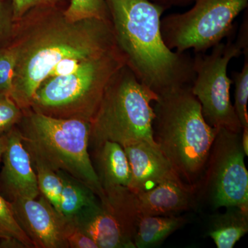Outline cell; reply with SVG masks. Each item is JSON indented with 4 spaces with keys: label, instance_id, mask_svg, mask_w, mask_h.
Masks as SVG:
<instances>
[{
    "label": "cell",
    "instance_id": "cell-1",
    "mask_svg": "<svg viewBox=\"0 0 248 248\" xmlns=\"http://www.w3.org/2000/svg\"><path fill=\"white\" fill-rule=\"evenodd\" d=\"M10 44L16 55L10 96L23 112L30 109L36 90L59 62L91 60L118 47L110 19L71 22L63 12L16 23Z\"/></svg>",
    "mask_w": 248,
    "mask_h": 248
},
{
    "label": "cell",
    "instance_id": "cell-2",
    "mask_svg": "<svg viewBox=\"0 0 248 248\" xmlns=\"http://www.w3.org/2000/svg\"><path fill=\"white\" fill-rule=\"evenodd\" d=\"M116 44L139 81L158 96L192 86L193 57L166 45L161 35L165 8L149 0H106Z\"/></svg>",
    "mask_w": 248,
    "mask_h": 248
},
{
    "label": "cell",
    "instance_id": "cell-3",
    "mask_svg": "<svg viewBox=\"0 0 248 248\" xmlns=\"http://www.w3.org/2000/svg\"><path fill=\"white\" fill-rule=\"evenodd\" d=\"M154 103L155 141L183 180L197 190L218 129L207 123L191 86L160 94Z\"/></svg>",
    "mask_w": 248,
    "mask_h": 248
},
{
    "label": "cell",
    "instance_id": "cell-4",
    "mask_svg": "<svg viewBox=\"0 0 248 248\" xmlns=\"http://www.w3.org/2000/svg\"><path fill=\"white\" fill-rule=\"evenodd\" d=\"M19 129L32 161L61 170L89 186L97 197L103 191L90 156L91 122L56 118L30 110Z\"/></svg>",
    "mask_w": 248,
    "mask_h": 248
},
{
    "label": "cell",
    "instance_id": "cell-5",
    "mask_svg": "<svg viewBox=\"0 0 248 248\" xmlns=\"http://www.w3.org/2000/svg\"><path fill=\"white\" fill-rule=\"evenodd\" d=\"M158 97L124 65L111 79L91 121L90 144L94 148L106 141L123 147L141 141L157 144L153 137L152 103Z\"/></svg>",
    "mask_w": 248,
    "mask_h": 248
},
{
    "label": "cell",
    "instance_id": "cell-6",
    "mask_svg": "<svg viewBox=\"0 0 248 248\" xmlns=\"http://www.w3.org/2000/svg\"><path fill=\"white\" fill-rule=\"evenodd\" d=\"M125 64V56L117 47L83 62L71 74L46 78L36 90L30 110L91 122L111 79Z\"/></svg>",
    "mask_w": 248,
    "mask_h": 248
},
{
    "label": "cell",
    "instance_id": "cell-7",
    "mask_svg": "<svg viewBox=\"0 0 248 248\" xmlns=\"http://www.w3.org/2000/svg\"><path fill=\"white\" fill-rule=\"evenodd\" d=\"M248 19L244 18L236 38L234 32L212 48L210 53H195V78L191 91L202 107L209 125L241 133L242 127L231 99L232 81L228 74V65L234 58L248 52Z\"/></svg>",
    "mask_w": 248,
    "mask_h": 248
},
{
    "label": "cell",
    "instance_id": "cell-8",
    "mask_svg": "<svg viewBox=\"0 0 248 248\" xmlns=\"http://www.w3.org/2000/svg\"><path fill=\"white\" fill-rule=\"evenodd\" d=\"M184 13L165 16L161 31L171 50L206 53L234 32L235 19L248 9V0H195Z\"/></svg>",
    "mask_w": 248,
    "mask_h": 248
},
{
    "label": "cell",
    "instance_id": "cell-9",
    "mask_svg": "<svg viewBox=\"0 0 248 248\" xmlns=\"http://www.w3.org/2000/svg\"><path fill=\"white\" fill-rule=\"evenodd\" d=\"M97 203L72 217L99 248H136L141 219L136 194L124 186L103 188Z\"/></svg>",
    "mask_w": 248,
    "mask_h": 248
},
{
    "label": "cell",
    "instance_id": "cell-10",
    "mask_svg": "<svg viewBox=\"0 0 248 248\" xmlns=\"http://www.w3.org/2000/svg\"><path fill=\"white\" fill-rule=\"evenodd\" d=\"M241 133L218 129L209 153L200 182L215 210L231 206L248 210V172Z\"/></svg>",
    "mask_w": 248,
    "mask_h": 248
},
{
    "label": "cell",
    "instance_id": "cell-11",
    "mask_svg": "<svg viewBox=\"0 0 248 248\" xmlns=\"http://www.w3.org/2000/svg\"><path fill=\"white\" fill-rule=\"evenodd\" d=\"M40 196L10 202L16 220L35 248H68L65 238L66 217Z\"/></svg>",
    "mask_w": 248,
    "mask_h": 248
},
{
    "label": "cell",
    "instance_id": "cell-12",
    "mask_svg": "<svg viewBox=\"0 0 248 248\" xmlns=\"http://www.w3.org/2000/svg\"><path fill=\"white\" fill-rule=\"evenodd\" d=\"M6 136L0 178L3 187L11 200L19 197L37 198L40 192L35 169L19 129L15 127Z\"/></svg>",
    "mask_w": 248,
    "mask_h": 248
},
{
    "label": "cell",
    "instance_id": "cell-13",
    "mask_svg": "<svg viewBox=\"0 0 248 248\" xmlns=\"http://www.w3.org/2000/svg\"><path fill=\"white\" fill-rule=\"evenodd\" d=\"M124 149L131 169L128 187L134 193L151 190L168 179L180 177L157 144L141 141Z\"/></svg>",
    "mask_w": 248,
    "mask_h": 248
},
{
    "label": "cell",
    "instance_id": "cell-14",
    "mask_svg": "<svg viewBox=\"0 0 248 248\" xmlns=\"http://www.w3.org/2000/svg\"><path fill=\"white\" fill-rule=\"evenodd\" d=\"M196 188L181 177L168 179L136 194L141 217L175 215L193 206Z\"/></svg>",
    "mask_w": 248,
    "mask_h": 248
},
{
    "label": "cell",
    "instance_id": "cell-15",
    "mask_svg": "<svg viewBox=\"0 0 248 248\" xmlns=\"http://www.w3.org/2000/svg\"><path fill=\"white\" fill-rule=\"evenodd\" d=\"M96 172L103 188L128 187L131 169L124 147L115 141H106L94 147Z\"/></svg>",
    "mask_w": 248,
    "mask_h": 248
},
{
    "label": "cell",
    "instance_id": "cell-16",
    "mask_svg": "<svg viewBox=\"0 0 248 248\" xmlns=\"http://www.w3.org/2000/svg\"><path fill=\"white\" fill-rule=\"evenodd\" d=\"M211 217L208 235L217 248H232L248 232V210L231 206Z\"/></svg>",
    "mask_w": 248,
    "mask_h": 248
},
{
    "label": "cell",
    "instance_id": "cell-17",
    "mask_svg": "<svg viewBox=\"0 0 248 248\" xmlns=\"http://www.w3.org/2000/svg\"><path fill=\"white\" fill-rule=\"evenodd\" d=\"M186 223L184 217L176 215L141 217L134 239L135 248L157 247Z\"/></svg>",
    "mask_w": 248,
    "mask_h": 248
},
{
    "label": "cell",
    "instance_id": "cell-18",
    "mask_svg": "<svg viewBox=\"0 0 248 248\" xmlns=\"http://www.w3.org/2000/svg\"><path fill=\"white\" fill-rule=\"evenodd\" d=\"M57 173L62 184L60 213L63 216L72 218L84 208L97 203L99 198L89 186L63 171Z\"/></svg>",
    "mask_w": 248,
    "mask_h": 248
},
{
    "label": "cell",
    "instance_id": "cell-19",
    "mask_svg": "<svg viewBox=\"0 0 248 248\" xmlns=\"http://www.w3.org/2000/svg\"><path fill=\"white\" fill-rule=\"evenodd\" d=\"M40 195L60 213L62 184L58 173L37 161H32ZM61 214V213H60Z\"/></svg>",
    "mask_w": 248,
    "mask_h": 248
},
{
    "label": "cell",
    "instance_id": "cell-20",
    "mask_svg": "<svg viewBox=\"0 0 248 248\" xmlns=\"http://www.w3.org/2000/svg\"><path fill=\"white\" fill-rule=\"evenodd\" d=\"M17 240L26 248H34V245L16 220L11 203L0 194V242Z\"/></svg>",
    "mask_w": 248,
    "mask_h": 248
},
{
    "label": "cell",
    "instance_id": "cell-21",
    "mask_svg": "<svg viewBox=\"0 0 248 248\" xmlns=\"http://www.w3.org/2000/svg\"><path fill=\"white\" fill-rule=\"evenodd\" d=\"M244 63L240 71L232 73L234 85V110L242 128H248V52L245 53Z\"/></svg>",
    "mask_w": 248,
    "mask_h": 248
},
{
    "label": "cell",
    "instance_id": "cell-22",
    "mask_svg": "<svg viewBox=\"0 0 248 248\" xmlns=\"http://www.w3.org/2000/svg\"><path fill=\"white\" fill-rule=\"evenodd\" d=\"M63 14L71 22L92 18L110 19L106 0H71Z\"/></svg>",
    "mask_w": 248,
    "mask_h": 248
},
{
    "label": "cell",
    "instance_id": "cell-23",
    "mask_svg": "<svg viewBox=\"0 0 248 248\" xmlns=\"http://www.w3.org/2000/svg\"><path fill=\"white\" fill-rule=\"evenodd\" d=\"M23 111L7 93H0V137L4 136L22 120Z\"/></svg>",
    "mask_w": 248,
    "mask_h": 248
},
{
    "label": "cell",
    "instance_id": "cell-24",
    "mask_svg": "<svg viewBox=\"0 0 248 248\" xmlns=\"http://www.w3.org/2000/svg\"><path fill=\"white\" fill-rule=\"evenodd\" d=\"M16 62V51L11 44L0 47V93H11Z\"/></svg>",
    "mask_w": 248,
    "mask_h": 248
},
{
    "label": "cell",
    "instance_id": "cell-25",
    "mask_svg": "<svg viewBox=\"0 0 248 248\" xmlns=\"http://www.w3.org/2000/svg\"><path fill=\"white\" fill-rule=\"evenodd\" d=\"M16 22L11 1H0V47L9 45L14 37Z\"/></svg>",
    "mask_w": 248,
    "mask_h": 248
},
{
    "label": "cell",
    "instance_id": "cell-26",
    "mask_svg": "<svg viewBox=\"0 0 248 248\" xmlns=\"http://www.w3.org/2000/svg\"><path fill=\"white\" fill-rule=\"evenodd\" d=\"M65 238L68 248H99L71 218H66Z\"/></svg>",
    "mask_w": 248,
    "mask_h": 248
},
{
    "label": "cell",
    "instance_id": "cell-27",
    "mask_svg": "<svg viewBox=\"0 0 248 248\" xmlns=\"http://www.w3.org/2000/svg\"><path fill=\"white\" fill-rule=\"evenodd\" d=\"M59 0H11L15 22L17 23L31 11L40 7H52Z\"/></svg>",
    "mask_w": 248,
    "mask_h": 248
},
{
    "label": "cell",
    "instance_id": "cell-28",
    "mask_svg": "<svg viewBox=\"0 0 248 248\" xmlns=\"http://www.w3.org/2000/svg\"><path fill=\"white\" fill-rule=\"evenodd\" d=\"M85 61H87V60H81L73 58L64 59L62 62L57 63L56 66L54 67L52 71L49 73L46 78L71 74L73 72L77 71L78 68L81 66V63Z\"/></svg>",
    "mask_w": 248,
    "mask_h": 248
},
{
    "label": "cell",
    "instance_id": "cell-29",
    "mask_svg": "<svg viewBox=\"0 0 248 248\" xmlns=\"http://www.w3.org/2000/svg\"><path fill=\"white\" fill-rule=\"evenodd\" d=\"M155 4L162 6L166 10L172 7H183L192 4L195 0H149Z\"/></svg>",
    "mask_w": 248,
    "mask_h": 248
},
{
    "label": "cell",
    "instance_id": "cell-30",
    "mask_svg": "<svg viewBox=\"0 0 248 248\" xmlns=\"http://www.w3.org/2000/svg\"><path fill=\"white\" fill-rule=\"evenodd\" d=\"M241 143L246 156L248 155V128H243L241 133Z\"/></svg>",
    "mask_w": 248,
    "mask_h": 248
},
{
    "label": "cell",
    "instance_id": "cell-31",
    "mask_svg": "<svg viewBox=\"0 0 248 248\" xmlns=\"http://www.w3.org/2000/svg\"><path fill=\"white\" fill-rule=\"evenodd\" d=\"M6 143H7V136L0 137V164H1V160H2L3 155L6 148Z\"/></svg>",
    "mask_w": 248,
    "mask_h": 248
},
{
    "label": "cell",
    "instance_id": "cell-32",
    "mask_svg": "<svg viewBox=\"0 0 248 248\" xmlns=\"http://www.w3.org/2000/svg\"><path fill=\"white\" fill-rule=\"evenodd\" d=\"M0 1H1V0H0Z\"/></svg>",
    "mask_w": 248,
    "mask_h": 248
}]
</instances>
